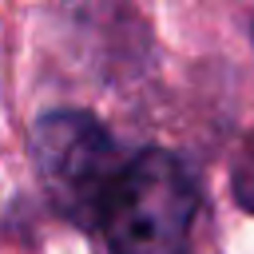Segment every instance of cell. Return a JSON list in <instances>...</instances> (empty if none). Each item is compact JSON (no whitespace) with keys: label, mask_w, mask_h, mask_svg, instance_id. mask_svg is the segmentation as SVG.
Segmentation results:
<instances>
[{"label":"cell","mask_w":254,"mask_h":254,"mask_svg":"<svg viewBox=\"0 0 254 254\" xmlns=\"http://www.w3.org/2000/svg\"><path fill=\"white\" fill-rule=\"evenodd\" d=\"M198 190L171 151H139L123 163L99 206L111 254H187Z\"/></svg>","instance_id":"cell-1"},{"label":"cell","mask_w":254,"mask_h":254,"mask_svg":"<svg viewBox=\"0 0 254 254\" xmlns=\"http://www.w3.org/2000/svg\"><path fill=\"white\" fill-rule=\"evenodd\" d=\"M36 175L60 214L75 222H99V206L119 171L115 143L87 111H48L32 131Z\"/></svg>","instance_id":"cell-2"},{"label":"cell","mask_w":254,"mask_h":254,"mask_svg":"<svg viewBox=\"0 0 254 254\" xmlns=\"http://www.w3.org/2000/svg\"><path fill=\"white\" fill-rule=\"evenodd\" d=\"M234 198L254 214V135L246 139V147L234 163Z\"/></svg>","instance_id":"cell-3"}]
</instances>
